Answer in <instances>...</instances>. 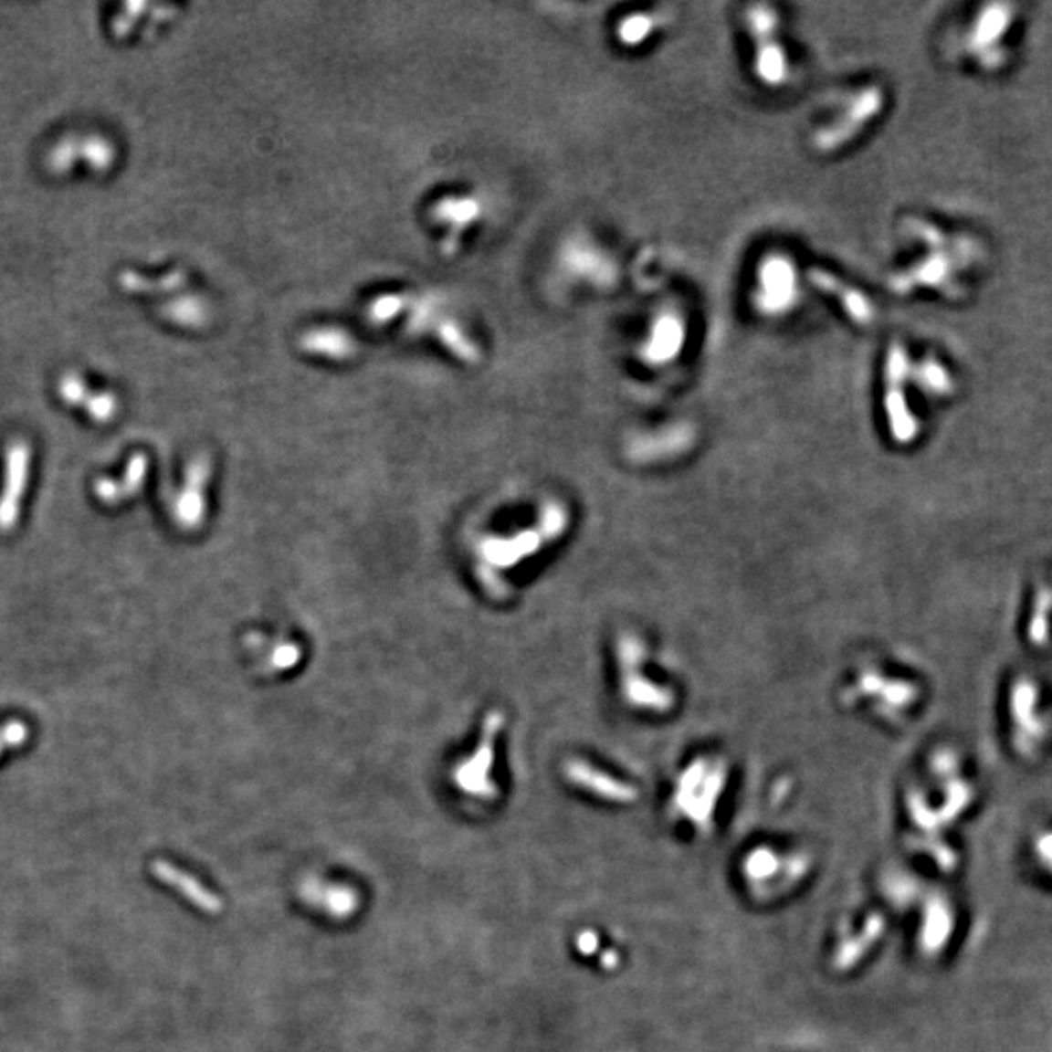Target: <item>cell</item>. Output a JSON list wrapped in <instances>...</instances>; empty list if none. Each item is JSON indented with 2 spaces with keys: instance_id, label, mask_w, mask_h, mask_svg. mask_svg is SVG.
Listing matches in <instances>:
<instances>
[{
  "instance_id": "3957f363",
  "label": "cell",
  "mask_w": 1052,
  "mask_h": 1052,
  "mask_svg": "<svg viewBox=\"0 0 1052 1052\" xmlns=\"http://www.w3.org/2000/svg\"><path fill=\"white\" fill-rule=\"evenodd\" d=\"M75 163H84L96 172H106L115 163L113 144L100 135L61 139L49 154L51 168L65 174L75 166Z\"/></svg>"
},
{
  "instance_id": "ba28073f",
  "label": "cell",
  "mask_w": 1052,
  "mask_h": 1052,
  "mask_svg": "<svg viewBox=\"0 0 1052 1052\" xmlns=\"http://www.w3.org/2000/svg\"><path fill=\"white\" fill-rule=\"evenodd\" d=\"M154 875L158 877L160 881H164L166 885L174 887L175 890H180V893L187 899L192 900L197 909L209 912V914H218L223 910V900L218 899L216 895H213L207 887H203L195 877L184 873L182 869L170 866L168 861H156L153 866Z\"/></svg>"
},
{
  "instance_id": "5bb4252c",
  "label": "cell",
  "mask_w": 1052,
  "mask_h": 1052,
  "mask_svg": "<svg viewBox=\"0 0 1052 1052\" xmlns=\"http://www.w3.org/2000/svg\"><path fill=\"white\" fill-rule=\"evenodd\" d=\"M24 739H26V729H24V725H22V723H10V725L6 727V731H3V739H0V752H3V747H5L6 742H10L12 747H14V744H16V747H18V744H20Z\"/></svg>"
},
{
  "instance_id": "8992f818",
  "label": "cell",
  "mask_w": 1052,
  "mask_h": 1052,
  "mask_svg": "<svg viewBox=\"0 0 1052 1052\" xmlns=\"http://www.w3.org/2000/svg\"><path fill=\"white\" fill-rule=\"evenodd\" d=\"M881 104H883L881 92L877 90V88H868V90L861 92L852 101V106L847 108V113L844 117H838L835 123L823 129L821 133L816 135V144L821 146L823 151L836 149V146L859 133L871 117L879 113Z\"/></svg>"
},
{
  "instance_id": "6da1fadb",
  "label": "cell",
  "mask_w": 1052,
  "mask_h": 1052,
  "mask_svg": "<svg viewBox=\"0 0 1052 1052\" xmlns=\"http://www.w3.org/2000/svg\"><path fill=\"white\" fill-rule=\"evenodd\" d=\"M747 26L754 39V70L768 86H780L787 80V57L776 39L778 18L770 8L758 6L747 14Z\"/></svg>"
},
{
  "instance_id": "5b68a950",
  "label": "cell",
  "mask_w": 1052,
  "mask_h": 1052,
  "mask_svg": "<svg viewBox=\"0 0 1052 1052\" xmlns=\"http://www.w3.org/2000/svg\"><path fill=\"white\" fill-rule=\"evenodd\" d=\"M906 351L900 345H893L887 353L885 363V404L887 412L890 416V426L897 438H910L914 433V421L912 416L906 409L904 400V378L906 369H909V361H906Z\"/></svg>"
},
{
  "instance_id": "7c38bea8",
  "label": "cell",
  "mask_w": 1052,
  "mask_h": 1052,
  "mask_svg": "<svg viewBox=\"0 0 1052 1052\" xmlns=\"http://www.w3.org/2000/svg\"><path fill=\"white\" fill-rule=\"evenodd\" d=\"M57 394L61 402H65L67 405H79L84 404L88 400V386L84 383V378L77 373H65L61 378H58L57 383Z\"/></svg>"
},
{
  "instance_id": "4fadbf2b",
  "label": "cell",
  "mask_w": 1052,
  "mask_h": 1052,
  "mask_svg": "<svg viewBox=\"0 0 1052 1052\" xmlns=\"http://www.w3.org/2000/svg\"><path fill=\"white\" fill-rule=\"evenodd\" d=\"M922 373H924V374H922V380L926 383V386H928L930 392H935V394H945V392H949V386H952V383H949V376H947V373L943 371V367H942L940 363L924 361Z\"/></svg>"
},
{
  "instance_id": "7a4b0ae2",
  "label": "cell",
  "mask_w": 1052,
  "mask_h": 1052,
  "mask_svg": "<svg viewBox=\"0 0 1052 1052\" xmlns=\"http://www.w3.org/2000/svg\"><path fill=\"white\" fill-rule=\"evenodd\" d=\"M795 281V271L785 258L773 256L766 259L758 273L756 300L760 309L768 314H780L787 310L797 297Z\"/></svg>"
},
{
  "instance_id": "8fae6325",
  "label": "cell",
  "mask_w": 1052,
  "mask_h": 1052,
  "mask_svg": "<svg viewBox=\"0 0 1052 1052\" xmlns=\"http://www.w3.org/2000/svg\"><path fill=\"white\" fill-rule=\"evenodd\" d=\"M653 27H657V20L651 18V14H634L620 24L618 36L626 46H636V43L647 39Z\"/></svg>"
},
{
  "instance_id": "52a82bcc",
  "label": "cell",
  "mask_w": 1052,
  "mask_h": 1052,
  "mask_svg": "<svg viewBox=\"0 0 1052 1052\" xmlns=\"http://www.w3.org/2000/svg\"><path fill=\"white\" fill-rule=\"evenodd\" d=\"M807 277L818 290H823V292H826V295L835 297L838 300V304L844 309V312L850 316L856 324H861V326L873 324L875 309H873V304L866 299V295H861L859 290H856L850 285H846L844 281L838 279V277H835L825 269L813 268L807 273Z\"/></svg>"
},
{
  "instance_id": "30bf717a",
  "label": "cell",
  "mask_w": 1052,
  "mask_h": 1052,
  "mask_svg": "<svg viewBox=\"0 0 1052 1052\" xmlns=\"http://www.w3.org/2000/svg\"><path fill=\"white\" fill-rule=\"evenodd\" d=\"M1000 10L1002 6H992L990 12H986L983 18H978L973 36V41L976 46H984V43L998 39L1004 34L1010 18H1007V14H1000Z\"/></svg>"
},
{
  "instance_id": "9c48e42d",
  "label": "cell",
  "mask_w": 1052,
  "mask_h": 1052,
  "mask_svg": "<svg viewBox=\"0 0 1052 1052\" xmlns=\"http://www.w3.org/2000/svg\"><path fill=\"white\" fill-rule=\"evenodd\" d=\"M684 324L675 314H665L655 321L649 338L643 347V357L649 363H667L682 349Z\"/></svg>"
},
{
  "instance_id": "277c9868",
  "label": "cell",
  "mask_w": 1052,
  "mask_h": 1052,
  "mask_svg": "<svg viewBox=\"0 0 1052 1052\" xmlns=\"http://www.w3.org/2000/svg\"><path fill=\"white\" fill-rule=\"evenodd\" d=\"M29 458H32V452H29L26 441H14L8 445L5 489L0 495V531L3 532L10 531L18 522L22 495L29 476Z\"/></svg>"
}]
</instances>
